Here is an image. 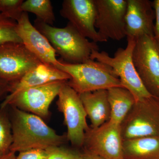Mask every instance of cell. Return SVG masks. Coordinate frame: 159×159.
I'll use <instances>...</instances> for the list:
<instances>
[{
	"label": "cell",
	"instance_id": "obj_1",
	"mask_svg": "<svg viewBox=\"0 0 159 159\" xmlns=\"http://www.w3.org/2000/svg\"><path fill=\"white\" fill-rule=\"evenodd\" d=\"M12 142L9 151L16 153L33 148L61 146L66 137L59 135L43 119L11 107Z\"/></svg>",
	"mask_w": 159,
	"mask_h": 159
},
{
	"label": "cell",
	"instance_id": "obj_2",
	"mask_svg": "<svg viewBox=\"0 0 159 159\" xmlns=\"http://www.w3.org/2000/svg\"><path fill=\"white\" fill-rule=\"evenodd\" d=\"M34 23L64 62L82 63L91 59L93 51H99L97 43L89 41L70 23L63 28L53 27L36 19Z\"/></svg>",
	"mask_w": 159,
	"mask_h": 159
},
{
	"label": "cell",
	"instance_id": "obj_3",
	"mask_svg": "<svg viewBox=\"0 0 159 159\" xmlns=\"http://www.w3.org/2000/svg\"><path fill=\"white\" fill-rule=\"evenodd\" d=\"M60 61L56 67L68 74L70 79L67 84L78 94L123 87L112 69L105 64L91 59L79 64Z\"/></svg>",
	"mask_w": 159,
	"mask_h": 159
},
{
	"label": "cell",
	"instance_id": "obj_4",
	"mask_svg": "<svg viewBox=\"0 0 159 159\" xmlns=\"http://www.w3.org/2000/svg\"><path fill=\"white\" fill-rule=\"evenodd\" d=\"M125 48H119L111 57L105 51H94L91 59L95 60L110 67L114 74L120 80L123 87L133 95L136 101L152 96L147 90L137 73L133 61V52L135 40L127 38Z\"/></svg>",
	"mask_w": 159,
	"mask_h": 159
},
{
	"label": "cell",
	"instance_id": "obj_5",
	"mask_svg": "<svg viewBox=\"0 0 159 159\" xmlns=\"http://www.w3.org/2000/svg\"><path fill=\"white\" fill-rule=\"evenodd\" d=\"M123 141L159 136V98L152 96L136 101L121 125Z\"/></svg>",
	"mask_w": 159,
	"mask_h": 159
},
{
	"label": "cell",
	"instance_id": "obj_6",
	"mask_svg": "<svg viewBox=\"0 0 159 159\" xmlns=\"http://www.w3.org/2000/svg\"><path fill=\"white\" fill-rule=\"evenodd\" d=\"M67 82L60 91L56 104L64 117L67 128V140L75 147L82 148L85 132L89 128L86 121L87 115L79 94Z\"/></svg>",
	"mask_w": 159,
	"mask_h": 159
},
{
	"label": "cell",
	"instance_id": "obj_7",
	"mask_svg": "<svg viewBox=\"0 0 159 159\" xmlns=\"http://www.w3.org/2000/svg\"><path fill=\"white\" fill-rule=\"evenodd\" d=\"M68 81H54L43 85L29 88L12 97H6L0 107H16L41 118L48 116L49 107L58 96L63 85Z\"/></svg>",
	"mask_w": 159,
	"mask_h": 159
},
{
	"label": "cell",
	"instance_id": "obj_8",
	"mask_svg": "<svg viewBox=\"0 0 159 159\" xmlns=\"http://www.w3.org/2000/svg\"><path fill=\"white\" fill-rule=\"evenodd\" d=\"M120 124L109 120L97 128L85 131L83 150L104 159H123Z\"/></svg>",
	"mask_w": 159,
	"mask_h": 159
},
{
	"label": "cell",
	"instance_id": "obj_9",
	"mask_svg": "<svg viewBox=\"0 0 159 159\" xmlns=\"http://www.w3.org/2000/svg\"><path fill=\"white\" fill-rule=\"evenodd\" d=\"M133 61L147 90L159 98V53L154 37L144 35L136 40Z\"/></svg>",
	"mask_w": 159,
	"mask_h": 159
},
{
	"label": "cell",
	"instance_id": "obj_10",
	"mask_svg": "<svg viewBox=\"0 0 159 159\" xmlns=\"http://www.w3.org/2000/svg\"><path fill=\"white\" fill-rule=\"evenodd\" d=\"M97 10L95 26L107 41H119L126 37L125 14L127 0H94Z\"/></svg>",
	"mask_w": 159,
	"mask_h": 159
},
{
	"label": "cell",
	"instance_id": "obj_11",
	"mask_svg": "<svg viewBox=\"0 0 159 159\" xmlns=\"http://www.w3.org/2000/svg\"><path fill=\"white\" fill-rule=\"evenodd\" d=\"M41 62L23 43L0 45V79L9 83L17 81Z\"/></svg>",
	"mask_w": 159,
	"mask_h": 159
},
{
	"label": "cell",
	"instance_id": "obj_12",
	"mask_svg": "<svg viewBox=\"0 0 159 159\" xmlns=\"http://www.w3.org/2000/svg\"><path fill=\"white\" fill-rule=\"evenodd\" d=\"M60 12L86 38L96 43L107 42L95 28L97 10L94 0H64Z\"/></svg>",
	"mask_w": 159,
	"mask_h": 159
},
{
	"label": "cell",
	"instance_id": "obj_13",
	"mask_svg": "<svg viewBox=\"0 0 159 159\" xmlns=\"http://www.w3.org/2000/svg\"><path fill=\"white\" fill-rule=\"evenodd\" d=\"M16 32L26 48L41 62L55 67L60 63L49 41L31 24L27 12H23L17 22Z\"/></svg>",
	"mask_w": 159,
	"mask_h": 159
},
{
	"label": "cell",
	"instance_id": "obj_14",
	"mask_svg": "<svg viewBox=\"0 0 159 159\" xmlns=\"http://www.w3.org/2000/svg\"><path fill=\"white\" fill-rule=\"evenodd\" d=\"M155 20L152 2L148 0H127L125 14L127 38L136 40L144 35L154 37Z\"/></svg>",
	"mask_w": 159,
	"mask_h": 159
},
{
	"label": "cell",
	"instance_id": "obj_15",
	"mask_svg": "<svg viewBox=\"0 0 159 159\" xmlns=\"http://www.w3.org/2000/svg\"><path fill=\"white\" fill-rule=\"evenodd\" d=\"M68 74L52 65L41 62L25 74L16 82L10 83L9 94L10 97L20 91L29 88L43 85L54 81H68Z\"/></svg>",
	"mask_w": 159,
	"mask_h": 159
},
{
	"label": "cell",
	"instance_id": "obj_16",
	"mask_svg": "<svg viewBox=\"0 0 159 159\" xmlns=\"http://www.w3.org/2000/svg\"><path fill=\"white\" fill-rule=\"evenodd\" d=\"M92 128H97L111 119V108L107 90L100 89L80 94Z\"/></svg>",
	"mask_w": 159,
	"mask_h": 159
},
{
	"label": "cell",
	"instance_id": "obj_17",
	"mask_svg": "<svg viewBox=\"0 0 159 159\" xmlns=\"http://www.w3.org/2000/svg\"><path fill=\"white\" fill-rule=\"evenodd\" d=\"M123 159H159V136L123 141Z\"/></svg>",
	"mask_w": 159,
	"mask_h": 159
},
{
	"label": "cell",
	"instance_id": "obj_18",
	"mask_svg": "<svg viewBox=\"0 0 159 159\" xmlns=\"http://www.w3.org/2000/svg\"><path fill=\"white\" fill-rule=\"evenodd\" d=\"M107 90L111 108L110 120L121 125L136 101L133 95L125 88L113 87Z\"/></svg>",
	"mask_w": 159,
	"mask_h": 159
},
{
	"label": "cell",
	"instance_id": "obj_19",
	"mask_svg": "<svg viewBox=\"0 0 159 159\" xmlns=\"http://www.w3.org/2000/svg\"><path fill=\"white\" fill-rule=\"evenodd\" d=\"M23 12L35 15L36 19L52 26L55 20L53 6L50 0H27L22 5Z\"/></svg>",
	"mask_w": 159,
	"mask_h": 159
},
{
	"label": "cell",
	"instance_id": "obj_20",
	"mask_svg": "<svg viewBox=\"0 0 159 159\" xmlns=\"http://www.w3.org/2000/svg\"><path fill=\"white\" fill-rule=\"evenodd\" d=\"M5 109L0 107V154L10 151L12 142L11 122Z\"/></svg>",
	"mask_w": 159,
	"mask_h": 159
},
{
	"label": "cell",
	"instance_id": "obj_21",
	"mask_svg": "<svg viewBox=\"0 0 159 159\" xmlns=\"http://www.w3.org/2000/svg\"><path fill=\"white\" fill-rule=\"evenodd\" d=\"M17 22L0 13V45L9 42H22L16 32Z\"/></svg>",
	"mask_w": 159,
	"mask_h": 159
},
{
	"label": "cell",
	"instance_id": "obj_22",
	"mask_svg": "<svg viewBox=\"0 0 159 159\" xmlns=\"http://www.w3.org/2000/svg\"><path fill=\"white\" fill-rule=\"evenodd\" d=\"M23 0H0V13L16 22L23 13Z\"/></svg>",
	"mask_w": 159,
	"mask_h": 159
},
{
	"label": "cell",
	"instance_id": "obj_23",
	"mask_svg": "<svg viewBox=\"0 0 159 159\" xmlns=\"http://www.w3.org/2000/svg\"><path fill=\"white\" fill-rule=\"evenodd\" d=\"M48 159H80V152L61 146H52L46 149Z\"/></svg>",
	"mask_w": 159,
	"mask_h": 159
},
{
	"label": "cell",
	"instance_id": "obj_24",
	"mask_svg": "<svg viewBox=\"0 0 159 159\" xmlns=\"http://www.w3.org/2000/svg\"><path fill=\"white\" fill-rule=\"evenodd\" d=\"M48 154L46 149L33 148L20 152L15 159H48Z\"/></svg>",
	"mask_w": 159,
	"mask_h": 159
},
{
	"label": "cell",
	"instance_id": "obj_25",
	"mask_svg": "<svg viewBox=\"0 0 159 159\" xmlns=\"http://www.w3.org/2000/svg\"><path fill=\"white\" fill-rule=\"evenodd\" d=\"M152 5L155 14V24H154V37L159 36V0H155Z\"/></svg>",
	"mask_w": 159,
	"mask_h": 159
},
{
	"label": "cell",
	"instance_id": "obj_26",
	"mask_svg": "<svg viewBox=\"0 0 159 159\" xmlns=\"http://www.w3.org/2000/svg\"><path fill=\"white\" fill-rule=\"evenodd\" d=\"M10 83L0 79V97L6 93H9Z\"/></svg>",
	"mask_w": 159,
	"mask_h": 159
},
{
	"label": "cell",
	"instance_id": "obj_27",
	"mask_svg": "<svg viewBox=\"0 0 159 159\" xmlns=\"http://www.w3.org/2000/svg\"><path fill=\"white\" fill-rule=\"evenodd\" d=\"M80 159H104L101 157L90 153L88 152L84 151L82 152H80Z\"/></svg>",
	"mask_w": 159,
	"mask_h": 159
},
{
	"label": "cell",
	"instance_id": "obj_28",
	"mask_svg": "<svg viewBox=\"0 0 159 159\" xmlns=\"http://www.w3.org/2000/svg\"><path fill=\"white\" fill-rule=\"evenodd\" d=\"M16 153L12 152L9 151L4 154H0V159H15Z\"/></svg>",
	"mask_w": 159,
	"mask_h": 159
},
{
	"label": "cell",
	"instance_id": "obj_29",
	"mask_svg": "<svg viewBox=\"0 0 159 159\" xmlns=\"http://www.w3.org/2000/svg\"><path fill=\"white\" fill-rule=\"evenodd\" d=\"M155 39L156 43L157 48L158 51L159 53V37H154Z\"/></svg>",
	"mask_w": 159,
	"mask_h": 159
}]
</instances>
